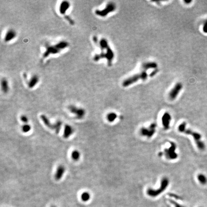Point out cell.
Masks as SVG:
<instances>
[{
	"label": "cell",
	"mask_w": 207,
	"mask_h": 207,
	"mask_svg": "<svg viewBox=\"0 0 207 207\" xmlns=\"http://www.w3.org/2000/svg\"><path fill=\"white\" fill-rule=\"evenodd\" d=\"M69 46L68 42L64 40L60 41L53 45L46 44L45 50L43 53V58L46 59L51 55H56L60 53L62 50L67 49Z\"/></svg>",
	"instance_id": "obj_2"
},
{
	"label": "cell",
	"mask_w": 207,
	"mask_h": 207,
	"mask_svg": "<svg viewBox=\"0 0 207 207\" xmlns=\"http://www.w3.org/2000/svg\"><path fill=\"white\" fill-rule=\"evenodd\" d=\"M39 81V78L37 75L34 74L32 75L30 78V79H29V80L27 83L28 87L30 89L33 88L37 85Z\"/></svg>",
	"instance_id": "obj_14"
},
{
	"label": "cell",
	"mask_w": 207,
	"mask_h": 207,
	"mask_svg": "<svg viewBox=\"0 0 207 207\" xmlns=\"http://www.w3.org/2000/svg\"><path fill=\"white\" fill-rule=\"evenodd\" d=\"M17 36L16 31L13 29H10L7 31L4 37V40L5 42H9L14 39Z\"/></svg>",
	"instance_id": "obj_11"
},
{
	"label": "cell",
	"mask_w": 207,
	"mask_h": 207,
	"mask_svg": "<svg viewBox=\"0 0 207 207\" xmlns=\"http://www.w3.org/2000/svg\"><path fill=\"white\" fill-rule=\"evenodd\" d=\"M65 171V168L62 165H59L57 169L55 174V179L56 180H59L63 177Z\"/></svg>",
	"instance_id": "obj_15"
},
{
	"label": "cell",
	"mask_w": 207,
	"mask_h": 207,
	"mask_svg": "<svg viewBox=\"0 0 207 207\" xmlns=\"http://www.w3.org/2000/svg\"><path fill=\"white\" fill-rule=\"evenodd\" d=\"M74 130L73 128L69 125H66L64 127L63 137L65 139H68L74 133Z\"/></svg>",
	"instance_id": "obj_16"
},
{
	"label": "cell",
	"mask_w": 207,
	"mask_h": 207,
	"mask_svg": "<svg viewBox=\"0 0 207 207\" xmlns=\"http://www.w3.org/2000/svg\"><path fill=\"white\" fill-rule=\"evenodd\" d=\"M71 7L70 3L67 1H63L61 2L59 6V11L60 15L64 16L65 15L67 11Z\"/></svg>",
	"instance_id": "obj_12"
},
{
	"label": "cell",
	"mask_w": 207,
	"mask_h": 207,
	"mask_svg": "<svg viewBox=\"0 0 207 207\" xmlns=\"http://www.w3.org/2000/svg\"><path fill=\"white\" fill-rule=\"evenodd\" d=\"M185 3H191V1H185Z\"/></svg>",
	"instance_id": "obj_32"
},
{
	"label": "cell",
	"mask_w": 207,
	"mask_h": 207,
	"mask_svg": "<svg viewBox=\"0 0 207 207\" xmlns=\"http://www.w3.org/2000/svg\"><path fill=\"white\" fill-rule=\"evenodd\" d=\"M40 118L44 124L49 128L54 130V124H52L48 118L45 115H41Z\"/></svg>",
	"instance_id": "obj_19"
},
{
	"label": "cell",
	"mask_w": 207,
	"mask_h": 207,
	"mask_svg": "<svg viewBox=\"0 0 207 207\" xmlns=\"http://www.w3.org/2000/svg\"><path fill=\"white\" fill-rule=\"evenodd\" d=\"M80 153L77 150H74L72 153L71 157L74 161H78L80 158Z\"/></svg>",
	"instance_id": "obj_21"
},
{
	"label": "cell",
	"mask_w": 207,
	"mask_h": 207,
	"mask_svg": "<svg viewBox=\"0 0 207 207\" xmlns=\"http://www.w3.org/2000/svg\"><path fill=\"white\" fill-rule=\"evenodd\" d=\"M158 70H155L154 71H153V72H152V73L150 74V76L151 77H153V76H154L157 73V72H158Z\"/></svg>",
	"instance_id": "obj_30"
},
{
	"label": "cell",
	"mask_w": 207,
	"mask_h": 207,
	"mask_svg": "<svg viewBox=\"0 0 207 207\" xmlns=\"http://www.w3.org/2000/svg\"><path fill=\"white\" fill-rule=\"evenodd\" d=\"M170 202H171L172 204H173V205L175 206V207H184V206L181 205L180 204H178V203L176 202V201H175L173 200H172V199H171V200H170Z\"/></svg>",
	"instance_id": "obj_27"
},
{
	"label": "cell",
	"mask_w": 207,
	"mask_h": 207,
	"mask_svg": "<svg viewBox=\"0 0 207 207\" xmlns=\"http://www.w3.org/2000/svg\"><path fill=\"white\" fill-rule=\"evenodd\" d=\"M197 179L199 181V182L203 184L204 185L207 183V178L203 174H199L197 176Z\"/></svg>",
	"instance_id": "obj_23"
},
{
	"label": "cell",
	"mask_w": 207,
	"mask_h": 207,
	"mask_svg": "<svg viewBox=\"0 0 207 207\" xmlns=\"http://www.w3.org/2000/svg\"><path fill=\"white\" fill-rule=\"evenodd\" d=\"M90 195L89 193L88 192H84L82 195V198L83 200H84V201H86V200H89V199L90 198Z\"/></svg>",
	"instance_id": "obj_25"
},
{
	"label": "cell",
	"mask_w": 207,
	"mask_h": 207,
	"mask_svg": "<svg viewBox=\"0 0 207 207\" xmlns=\"http://www.w3.org/2000/svg\"><path fill=\"white\" fill-rule=\"evenodd\" d=\"M93 41H94V42L95 43L97 44V43H98V39H97V38L96 37H94L93 38Z\"/></svg>",
	"instance_id": "obj_31"
},
{
	"label": "cell",
	"mask_w": 207,
	"mask_h": 207,
	"mask_svg": "<svg viewBox=\"0 0 207 207\" xmlns=\"http://www.w3.org/2000/svg\"><path fill=\"white\" fill-rule=\"evenodd\" d=\"M148 77V74L146 72L143 71L139 74H136L125 80L122 83L123 87H128L134 83H136L139 80H145Z\"/></svg>",
	"instance_id": "obj_5"
},
{
	"label": "cell",
	"mask_w": 207,
	"mask_h": 207,
	"mask_svg": "<svg viewBox=\"0 0 207 207\" xmlns=\"http://www.w3.org/2000/svg\"><path fill=\"white\" fill-rule=\"evenodd\" d=\"M169 184V181L167 177H163L162 179L160 187L158 189H153L152 188H149L147 191V194L151 197H157L166 190Z\"/></svg>",
	"instance_id": "obj_4"
},
{
	"label": "cell",
	"mask_w": 207,
	"mask_h": 207,
	"mask_svg": "<svg viewBox=\"0 0 207 207\" xmlns=\"http://www.w3.org/2000/svg\"><path fill=\"white\" fill-rule=\"evenodd\" d=\"M203 31L204 33H207V20H206L204 24H203Z\"/></svg>",
	"instance_id": "obj_29"
},
{
	"label": "cell",
	"mask_w": 207,
	"mask_h": 207,
	"mask_svg": "<svg viewBox=\"0 0 207 207\" xmlns=\"http://www.w3.org/2000/svg\"><path fill=\"white\" fill-rule=\"evenodd\" d=\"M182 88H183V85L181 83H177L170 91L169 94V98L172 100H175L177 97V95L179 94Z\"/></svg>",
	"instance_id": "obj_10"
},
{
	"label": "cell",
	"mask_w": 207,
	"mask_h": 207,
	"mask_svg": "<svg viewBox=\"0 0 207 207\" xmlns=\"http://www.w3.org/2000/svg\"><path fill=\"white\" fill-rule=\"evenodd\" d=\"M21 120L24 122V123H25V124H27V123H28V118L26 116H25V115H22L21 117Z\"/></svg>",
	"instance_id": "obj_28"
},
{
	"label": "cell",
	"mask_w": 207,
	"mask_h": 207,
	"mask_svg": "<svg viewBox=\"0 0 207 207\" xmlns=\"http://www.w3.org/2000/svg\"><path fill=\"white\" fill-rule=\"evenodd\" d=\"M68 109L71 113L75 115L78 119H82L85 115L86 111L83 108H78L74 105H71L68 107Z\"/></svg>",
	"instance_id": "obj_8"
},
{
	"label": "cell",
	"mask_w": 207,
	"mask_h": 207,
	"mask_svg": "<svg viewBox=\"0 0 207 207\" xmlns=\"http://www.w3.org/2000/svg\"><path fill=\"white\" fill-rule=\"evenodd\" d=\"M171 120V116L168 112L164 113L162 117V124L164 129L168 130L170 128V124Z\"/></svg>",
	"instance_id": "obj_13"
},
{
	"label": "cell",
	"mask_w": 207,
	"mask_h": 207,
	"mask_svg": "<svg viewBox=\"0 0 207 207\" xmlns=\"http://www.w3.org/2000/svg\"><path fill=\"white\" fill-rule=\"evenodd\" d=\"M1 87L2 91L5 94H6L9 92L10 88L9 83L6 78H3L2 79L1 81Z\"/></svg>",
	"instance_id": "obj_17"
},
{
	"label": "cell",
	"mask_w": 207,
	"mask_h": 207,
	"mask_svg": "<svg viewBox=\"0 0 207 207\" xmlns=\"http://www.w3.org/2000/svg\"><path fill=\"white\" fill-rule=\"evenodd\" d=\"M178 130L182 133H184L187 135H190L193 136L195 140L196 144L198 148L201 150H203L205 148L204 143L201 140V136L200 134L195 132L190 129L186 128V122H183L178 127Z\"/></svg>",
	"instance_id": "obj_3"
},
{
	"label": "cell",
	"mask_w": 207,
	"mask_h": 207,
	"mask_svg": "<svg viewBox=\"0 0 207 207\" xmlns=\"http://www.w3.org/2000/svg\"><path fill=\"white\" fill-rule=\"evenodd\" d=\"M64 18H65V19L69 23V24H70V25H74V23H75V22H74V20H73V19H72L70 16H68V15H65L64 16Z\"/></svg>",
	"instance_id": "obj_26"
},
{
	"label": "cell",
	"mask_w": 207,
	"mask_h": 207,
	"mask_svg": "<svg viewBox=\"0 0 207 207\" xmlns=\"http://www.w3.org/2000/svg\"><path fill=\"white\" fill-rule=\"evenodd\" d=\"M116 9V5L115 4L110 2L108 3L104 9L102 10L97 9L95 10V14L97 16L102 17L107 16L109 14L115 11Z\"/></svg>",
	"instance_id": "obj_6"
},
{
	"label": "cell",
	"mask_w": 207,
	"mask_h": 207,
	"mask_svg": "<svg viewBox=\"0 0 207 207\" xmlns=\"http://www.w3.org/2000/svg\"><path fill=\"white\" fill-rule=\"evenodd\" d=\"M170 147L167 149H165L164 152V154L166 158L168 160H175L176 159L178 155L176 152L177 149V145L174 142L170 143Z\"/></svg>",
	"instance_id": "obj_7"
},
{
	"label": "cell",
	"mask_w": 207,
	"mask_h": 207,
	"mask_svg": "<svg viewBox=\"0 0 207 207\" xmlns=\"http://www.w3.org/2000/svg\"><path fill=\"white\" fill-rule=\"evenodd\" d=\"M157 67V64L154 62H148L143 63L142 66V69L143 71L148 70L150 69H155Z\"/></svg>",
	"instance_id": "obj_18"
},
{
	"label": "cell",
	"mask_w": 207,
	"mask_h": 207,
	"mask_svg": "<svg viewBox=\"0 0 207 207\" xmlns=\"http://www.w3.org/2000/svg\"><path fill=\"white\" fill-rule=\"evenodd\" d=\"M31 129V127L28 124H25L22 126V130L24 133H27L30 131Z\"/></svg>",
	"instance_id": "obj_24"
},
{
	"label": "cell",
	"mask_w": 207,
	"mask_h": 207,
	"mask_svg": "<svg viewBox=\"0 0 207 207\" xmlns=\"http://www.w3.org/2000/svg\"><path fill=\"white\" fill-rule=\"evenodd\" d=\"M99 45L101 49H101V53L95 54L93 58L94 60L97 62L103 59H106L108 66H111L114 58V53L109 46L107 40L104 38L102 39L99 42Z\"/></svg>",
	"instance_id": "obj_1"
},
{
	"label": "cell",
	"mask_w": 207,
	"mask_h": 207,
	"mask_svg": "<svg viewBox=\"0 0 207 207\" xmlns=\"http://www.w3.org/2000/svg\"><path fill=\"white\" fill-rule=\"evenodd\" d=\"M156 127V124L155 123L151 124L148 128L143 127L140 129L141 134L143 136H145L148 138H151L155 133Z\"/></svg>",
	"instance_id": "obj_9"
},
{
	"label": "cell",
	"mask_w": 207,
	"mask_h": 207,
	"mask_svg": "<svg viewBox=\"0 0 207 207\" xmlns=\"http://www.w3.org/2000/svg\"><path fill=\"white\" fill-rule=\"evenodd\" d=\"M62 123L61 121L58 120L55 123H54V130L56 133H59L60 130Z\"/></svg>",
	"instance_id": "obj_22"
},
{
	"label": "cell",
	"mask_w": 207,
	"mask_h": 207,
	"mask_svg": "<svg viewBox=\"0 0 207 207\" xmlns=\"http://www.w3.org/2000/svg\"><path fill=\"white\" fill-rule=\"evenodd\" d=\"M117 114L114 112H111L108 113L107 116V118L108 120L110 122H114L117 118Z\"/></svg>",
	"instance_id": "obj_20"
}]
</instances>
